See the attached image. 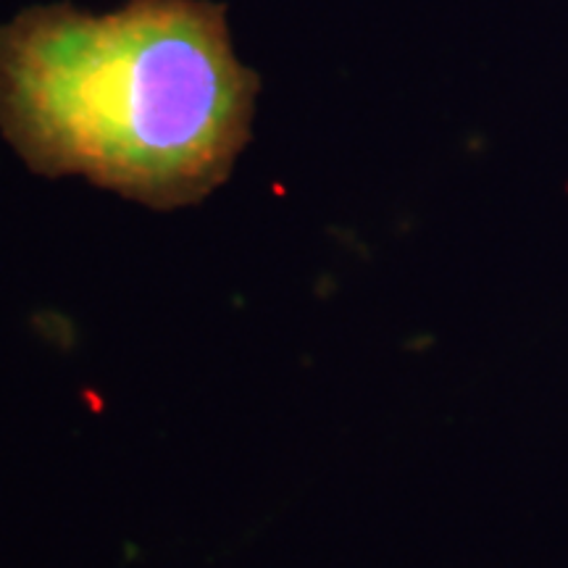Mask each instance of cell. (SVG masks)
<instances>
[{"label": "cell", "mask_w": 568, "mask_h": 568, "mask_svg": "<svg viewBox=\"0 0 568 568\" xmlns=\"http://www.w3.org/2000/svg\"><path fill=\"white\" fill-rule=\"evenodd\" d=\"M255 95L211 0H130L105 17L34 6L0 27V126L21 159L153 209L230 176Z\"/></svg>", "instance_id": "1"}]
</instances>
